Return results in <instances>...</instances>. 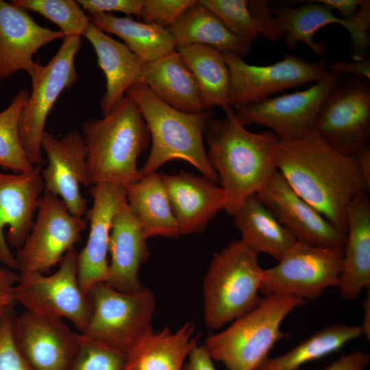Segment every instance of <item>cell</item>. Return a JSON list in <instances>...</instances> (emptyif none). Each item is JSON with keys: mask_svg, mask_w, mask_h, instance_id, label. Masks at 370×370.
I'll list each match as a JSON object with an SVG mask.
<instances>
[{"mask_svg": "<svg viewBox=\"0 0 370 370\" xmlns=\"http://www.w3.org/2000/svg\"><path fill=\"white\" fill-rule=\"evenodd\" d=\"M277 170L292 189L347 236V210L369 186L354 157L327 145L313 131L295 140H280Z\"/></svg>", "mask_w": 370, "mask_h": 370, "instance_id": "cell-1", "label": "cell"}, {"mask_svg": "<svg viewBox=\"0 0 370 370\" xmlns=\"http://www.w3.org/2000/svg\"><path fill=\"white\" fill-rule=\"evenodd\" d=\"M223 110L225 116H214L204 137L208 145V160L226 194L225 210L234 216L245 199L260 191L277 171L275 156L280 139L269 130L249 132L238 122L232 108Z\"/></svg>", "mask_w": 370, "mask_h": 370, "instance_id": "cell-2", "label": "cell"}, {"mask_svg": "<svg viewBox=\"0 0 370 370\" xmlns=\"http://www.w3.org/2000/svg\"><path fill=\"white\" fill-rule=\"evenodd\" d=\"M82 134L90 185L108 182L125 187L143 177L137 160L151 138L131 97L125 95L102 119L84 122Z\"/></svg>", "mask_w": 370, "mask_h": 370, "instance_id": "cell-3", "label": "cell"}, {"mask_svg": "<svg viewBox=\"0 0 370 370\" xmlns=\"http://www.w3.org/2000/svg\"><path fill=\"white\" fill-rule=\"evenodd\" d=\"M125 95L137 105L151 138L149 157L140 172L143 176L172 160L186 161L204 177L217 184L219 177L212 167L203 137L213 110L186 113L174 109L157 98L144 84L130 86Z\"/></svg>", "mask_w": 370, "mask_h": 370, "instance_id": "cell-4", "label": "cell"}, {"mask_svg": "<svg viewBox=\"0 0 370 370\" xmlns=\"http://www.w3.org/2000/svg\"><path fill=\"white\" fill-rule=\"evenodd\" d=\"M258 255L241 239L214 254L203 281L204 319L209 329L221 328L260 303L264 269Z\"/></svg>", "mask_w": 370, "mask_h": 370, "instance_id": "cell-5", "label": "cell"}, {"mask_svg": "<svg viewBox=\"0 0 370 370\" xmlns=\"http://www.w3.org/2000/svg\"><path fill=\"white\" fill-rule=\"evenodd\" d=\"M304 304V299L293 296L265 295L230 327L209 336L204 345L211 358L227 370H257L275 343L289 336L280 329L283 320Z\"/></svg>", "mask_w": 370, "mask_h": 370, "instance_id": "cell-6", "label": "cell"}, {"mask_svg": "<svg viewBox=\"0 0 370 370\" xmlns=\"http://www.w3.org/2000/svg\"><path fill=\"white\" fill-rule=\"evenodd\" d=\"M79 251L73 247L63 256L51 275L18 273L14 299L25 310L47 317L69 320L82 333L92 312V303L78 282Z\"/></svg>", "mask_w": 370, "mask_h": 370, "instance_id": "cell-7", "label": "cell"}, {"mask_svg": "<svg viewBox=\"0 0 370 370\" xmlns=\"http://www.w3.org/2000/svg\"><path fill=\"white\" fill-rule=\"evenodd\" d=\"M58 51L31 79L32 91L23 107L18 134L25 153L34 166L45 164L41 141L47 119L60 95L78 79L75 58L81 48L80 36H64Z\"/></svg>", "mask_w": 370, "mask_h": 370, "instance_id": "cell-8", "label": "cell"}, {"mask_svg": "<svg viewBox=\"0 0 370 370\" xmlns=\"http://www.w3.org/2000/svg\"><path fill=\"white\" fill-rule=\"evenodd\" d=\"M92 312L84 337L125 352L151 328L156 310L153 292L138 293L116 290L107 282L94 286L88 294Z\"/></svg>", "mask_w": 370, "mask_h": 370, "instance_id": "cell-9", "label": "cell"}, {"mask_svg": "<svg viewBox=\"0 0 370 370\" xmlns=\"http://www.w3.org/2000/svg\"><path fill=\"white\" fill-rule=\"evenodd\" d=\"M368 79L352 76L329 93L312 131L336 151L355 158L369 147L370 87Z\"/></svg>", "mask_w": 370, "mask_h": 370, "instance_id": "cell-10", "label": "cell"}, {"mask_svg": "<svg viewBox=\"0 0 370 370\" xmlns=\"http://www.w3.org/2000/svg\"><path fill=\"white\" fill-rule=\"evenodd\" d=\"M343 256L341 250L297 241L278 264L264 269L259 291L264 295L317 298L327 288L337 286Z\"/></svg>", "mask_w": 370, "mask_h": 370, "instance_id": "cell-11", "label": "cell"}, {"mask_svg": "<svg viewBox=\"0 0 370 370\" xmlns=\"http://www.w3.org/2000/svg\"><path fill=\"white\" fill-rule=\"evenodd\" d=\"M223 55L230 73L226 106L233 109L260 102L288 88L319 82L330 72L323 60L306 61L291 54L267 66L249 64L234 54Z\"/></svg>", "mask_w": 370, "mask_h": 370, "instance_id": "cell-12", "label": "cell"}, {"mask_svg": "<svg viewBox=\"0 0 370 370\" xmlns=\"http://www.w3.org/2000/svg\"><path fill=\"white\" fill-rule=\"evenodd\" d=\"M36 212L29 235L16 251L18 273H48L82 240L81 233L87 228L85 218L72 215L61 198L46 191Z\"/></svg>", "mask_w": 370, "mask_h": 370, "instance_id": "cell-13", "label": "cell"}, {"mask_svg": "<svg viewBox=\"0 0 370 370\" xmlns=\"http://www.w3.org/2000/svg\"><path fill=\"white\" fill-rule=\"evenodd\" d=\"M345 75L330 71L308 88L234 109L244 126L257 124L269 128L280 140H295L312 131L321 108Z\"/></svg>", "mask_w": 370, "mask_h": 370, "instance_id": "cell-14", "label": "cell"}, {"mask_svg": "<svg viewBox=\"0 0 370 370\" xmlns=\"http://www.w3.org/2000/svg\"><path fill=\"white\" fill-rule=\"evenodd\" d=\"M13 335L32 370H70L79 348V333L62 319L25 310L15 316Z\"/></svg>", "mask_w": 370, "mask_h": 370, "instance_id": "cell-15", "label": "cell"}, {"mask_svg": "<svg viewBox=\"0 0 370 370\" xmlns=\"http://www.w3.org/2000/svg\"><path fill=\"white\" fill-rule=\"evenodd\" d=\"M45 191L41 167L28 173H0V264L18 271V264L8 244L16 249L34 225L38 202Z\"/></svg>", "mask_w": 370, "mask_h": 370, "instance_id": "cell-16", "label": "cell"}, {"mask_svg": "<svg viewBox=\"0 0 370 370\" xmlns=\"http://www.w3.org/2000/svg\"><path fill=\"white\" fill-rule=\"evenodd\" d=\"M41 147L47 160V166L41 168L45 191L61 198L72 215L83 217L87 199L80 193V185L89 186L90 182L82 133L73 130L57 138L45 131Z\"/></svg>", "mask_w": 370, "mask_h": 370, "instance_id": "cell-17", "label": "cell"}, {"mask_svg": "<svg viewBox=\"0 0 370 370\" xmlns=\"http://www.w3.org/2000/svg\"><path fill=\"white\" fill-rule=\"evenodd\" d=\"M256 195L297 241L343 251L346 236L299 197L278 170Z\"/></svg>", "mask_w": 370, "mask_h": 370, "instance_id": "cell-18", "label": "cell"}, {"mask_svg": "<svg viewBox=\"0 0 370 370\" xmlns=\"http://www.w3.org/2000/svg\"><path fill=\"white\" fill-rule=\"evenodd\" d=\"M93 204L86 212L90 224L86 244L78 254V282L88 295L97 284L106 282L109 261V239L114 216L127 204L125 188L102 182L91 185Z\"/></svg>", "mask_w": 370, "mask_h": 370, "instance_id": "cell-19", "label": "cell"}, {"mask_svg": "<svg viewBox=\"0 0 370 370\" xmlns=\"http://www.w3.org/2000/svg\"><path fill=\"white\" fill-rule=\"evenodd\" d=\"M64 34L38 24L28 10L0 0V78L26 71L31 79L42 65L33 60L43 46Z\"/></svg>", "mask_w": 370, "mask_h": 370, "instance_id": "cell-20", "label": "cell"}, {"mask_svg": "<svg viewBox=\"0 0 370 370\" xmlns=\"http://www.w3.org/2000/svg\"><path fill=\"white\" fill-rule=\"evenodd\" d=\"M160 175L180 236L203 232L219 211L225 209L224 190L208 178L185 171Z\"/></svg>", "mask_w": 370, "mask_h": 370, "instance_id": "cell-21", "label": "cell"}, {"mask_svg": "<svg viewBox=\"0 0 370 370\" xmlns=\"http://www.w3.org/2000/svg\"><path fill=\"white\" fill-rule=\"evenodd\" d=\"M143 228L128 203L113 217L109 239L107 282L117 291L138 293L145 291L138 270L149 257Z\"/></svg>", "mask_w": 370, "mask_h": 370, "instance_id": "cell-22", "label": "cell"}, {"mask_svg": "<svg viewBox=\"0 0 370 370\" xmlns=\"http://www.w3.org/2000/svg\"><path fill=\"white\" fill-rule=\"evenodd\" d=\"M370 286V201L367 193L355 197L347 210V232L338 279L340 295L358 297Z\"/></svg>", "mask_w": 370, "mask_h": 370, "instance_id": "cell-23", "label": "cell"}, {"mask_svg": "<svg viewBox=\"0 0 370 370\" xmlns=\"http://www.w3.org/2000/svg\"><path fill=\"white\" fill-rule=\"evenodd\" d=\"M83 36L92 45L98 65L106 77V92L99 103L104 116L120 102L130 86L140 82L145 62L125 44L113 39L91 23Z\"/></svg>", "mask_w": 370, "mask_h": 370, "instance_id": "cell-24", "label": "cell"}, {"mask_svg": "<svg viewBox=\"0 0 370 370\" xmlns=\"http://www.w3.org/2000/svg\"><path fill=\"white\" fill-rule=\"evenodd\" d=\"M193 322L173 332L166 327L156 332L149 328L125 352V370H183L184 361L197 345Z\"/></svg>", "mask_w": 370, "mask_h": 370, "instance_id": "cell-25", "label": "cell"}, {"mask_svg": "<svg viewBox=\"0 0 370 370\" xmlns=\"http://www.w3.org/2000/svg\"><path fill=\"white\" fill-rule=\"evenodd\" d=\"M140 83L174 109L186 113L205 111L195 79L177 51L145 62Z\"/></svg>", "mask_w": 370, "mask_h": 370, "instance_id": "cell-26", "label": "cell"}, {"mask_svg": "<svg viewBox=\"0 0 370 370\" xmlns=\"http://www.w3.org/2000/svg\"><path fill=\"white\" fill-rule=\"evenodd\" d=\"M307 3L298 8L277 6L271 8L275 20L285 33L284 36L288 49H295L299 42L305 44L314 54L324 56L328 51L327 45L316 42L313 37L321 28L332 23H337L352 36L357 30L358 21L355 15L349 18H341L333 14L330 7L314 1H305Z\"/></svg>", "mask_w": 370, "mask_h": 370, "instance_id": "cell-27", "label": "cell"}, {"mask_svg": "<svg viewBox=\"0 0 370 370\" xmlns=\"http://www.w3.org/2000/svg\"><path fill=\"white\" fill-rule=\"evenodd\" d=\"M177 47L192 44L210 46L219 52L241 58L251 52L252 45L233 34L209 9L196 1L169 28Z\"/></svg>", "mask_w": 370, "mask_h": 370, "instance_id": "cell-28", "label": "cell"}, {"mask_svg": "<svg viewBox=\"0 0 370 370\" xmlns=\"http://www.w3.org/2000/svg\"><path fill=\"white\" fill-rule=\"evenodd\" d=\"M125 188L128 205L147 239L157 236H180L160 173H150Z\"/></svg>", "mask_w": 370, "mask_h": 370, "instance_id": "cell-29", "label": "cell"}, {"mask_svg": "<svg viewBox=\"0 0 370 370\" xmlns=\"http://www.w3.org/2000/svg\"><path fill=\"white\" fill-rule=\"evenodd\" d=\"M232 217L241 239L258 253L280 260L297 241L256 195L247 197Z\"/></svg>", "mask_w": 370, "mask_h": 370, "instance_id": "cell-30", "label": "cell"}, {"mask_svg": "<svg viewBox=\"0 0 370 370\" xmlns=\"http://www.w3.org/2000/svg\"><path fill=\"white\" fill-rule=\"evenodd\" d=\"M90 21L103 32L123 39L144 62L158 60L175 51L177 45L169 30L155 23L116 17L107 12L88 13Z\"/></svg>", "mask_w": 370, "mask_h": 370, "instance_id": "cell-31", "label": "cell"}, {"mask_svg": "<svg viewBox=\"0 0 370 370\" xmlns=\"http://www.w3.org/2000/svg\"><path fill=\"white\" fill-rule=\"evenodd\" d=\"M176 51L195 79L204 110L226 106L230 73L223 53L201 44L177 47Z\"/></svg>", "mask_w": 370, "mask_h": 370, "instance_id": "cell-32", "label": "cell"}, {"mask_svg": "<svg viewBox=\"0 0 370 370\" xmlns=\"http://www.w3.org/2000/svg\"><path fill=\"white\" fill-rule=\"evenodd\" d=\"M361 335L360 326L334 323L317 332L285 354L269 357L257 370H299L302 365L339 350Z\"/></svg>", "mask_w": 370, "mask_h": 370, "instance_id": "cell-33", "label": "cell"}, {"mask_svg": "<svg viewBox=\"0 0 370 370\" xmlns=\"http://www.w3.org/2000/svg\"><path fill=\"white\" fill-rule=\"evenodd\" d=\"M29 97L27 89L19 90L0 112V166L14 173H28L36 167L29 162L18 134L20 116Z\"/></svg>", "mask_w": 370, "mask_h": 370, "instance_id": "cell-34", "label": "cell"}, {"mask_svg": "<svg viewBox=\"0 0 370 370\" xmlns=\"http://www.w3.org/2000/svg\"><path fill=\"white\" fill-rule=\"evenodd\" d=\"M12 3L43 16L56 24L64 36H83L90 25L86 14L74 0H12Z\"/></svg>", "mask_w": 370, "mask_h": 370, "instance_id": "cell-35", "label": "cell"}, {"mask_svg": "<svg viewBox=\"0 0 370 370\" xmlns=\"http://www.w3.org/2000/svg\"><path fill=\"white\" fill-rule=\"evenodd\" d=\"M233 34L252 45L258 34L250 16L247 0H199Z\"/></svg>", "mask_w": 370, "mask_h": 370, "instance_id": "cell-36", "label": "cell"}, {"mask_svg": "<svg viewBox=\"0 0 370 370\" xmlns=\"http://www.w3.org/2000/svg\"><path fill=\"white\" fill-rule=\"evenodd\" d=\"M125 353L84 337L70 370H125Z\"/></svg>", "mask_w": 370, "mask_h": 370, "instance_id": "cell-37", "label": "cell"}, {"mask_svg": "<svg viewBox=\"0 0 370 370\" xmlns=\"http://www.w3.org/2000/svg\"><path fill=\"white\" fill-rule=\"evenodd\" d=\"M14 306L0 320V370H32L19 351L13 335Z\"/></svg>", "mask_w": 370, "mask_h": 370, "instance_id": "cell-38", "label": "cell"}, {"mask_svg": "<svg viewBox=\"0 0 370 370\" xmlns=\"http://www.w3.org/2000/svg\"><path fill=\"white\" fill-rule=\"evenodd\" d=\"M195 0H143L138 18L169 29Z\"/></svg>", "mask_w": 370, "mask_h": 370, "instance_id": "cell-39", "label": "cell"}, {"mask_svg": "<svg viewBox=\"0 0 370 370\" xmlns=\"http://www.w3.org/2000/svg\"><path fill=\"white\" fill-rule=\"evenodd\" d=\"M247 8L258 34L270 41H277L285 33L277 24L267 0H247Z\"/></svg>", "mask_w": 370, "mask_h": 370, "instance_id": "cell-40", "label": "cell"}, {"mask_svg": "<svg viewBox=\"0 0 370 370\" xmlns=\"http://www.w3.org/2000/svg\"><path fill=\"white\" fill-rule=\"evenodd\" d=\"M77 2L88 13L116 11L138 17L143 5V0H77Z\"/></svg>", "mask_w": 370, "mask_h": 370, "instance_id": "cell-41", "label": "cell"}, {"mask_svg": "<svg viewBox=\"0 0 370 370\" xmlns=\"http://www.w3.org/2000/svg\"><path fill=\"white\" fill-rule=\"evenodd\" d=\"M19 279L18 273L0 265V308L14 306V288Z\"/></svg>", "mask_w": 370, "mask_h": 370, "instance_id": "cell-42", "label": "cell"}, {"mask_svg": "<svg viewBox=\"0 0 370 370\" xmlns=\"http://www.w3.org/2000/svg\"><path fill=\"white\" fill-rule=\"evenodd\" d=\"M370 356L363 351H356L342 356L321 370H365Z\"/></svg>", "mask_w": 370, "mask_h": 370, "instance_id": "cell-43", "label": "cell"}, {"mask_svg": "<svg viewBox=\"0 0 370 370\" xmlns=\"http://www.w3.org/2000/svg\"><path fill=\"white\" fill-rule=\"evenodd\" d=\"M330 71L343 75L354 73V76L366 79H370V60L365 58L360 61L345 62L343 60L332 62L328 66Z\"/></svg>", "mask_w": 370, "mask_h": 370, "instance_id": "cell-44", "label": "cell"}, {"mask_svg": "<svg viewBox=\"0 0 370 370\" xmlns=\"http://www.w3.org/2000/svg\"><path fill=\"white\" fill-rule=\"evenodd\" d=\"M183 370H216L213 359L204 345H197L190 351Z\"/></svg>", "mask_w": 370, "mask_h": 370, "instance_id": "cell-45", "label": "cell"}, {"mask_svg": "<svg viewBox=\"0 0 370 370\" xmlns=\"http://www.w3.org/2000/svg\"><path fill=\"white\" fill-rule=\"evenodd\" d=\"M315 2L323 3L332 10L338 11L343 18H349L354 16L363 0H313Z\"/></svg>", "mask_w": 370, "mask_h": 370, "instance_id": "cell-46", "label": "cell"}, {"mask_svg": "<svg viewBox=\"0 0 370 370\" xmlns=\"http://www.w3.org/2000/svg\"><path fill=\"white\" fill-rule=\"evenodd\" d=\"M355 158L357 160L362 176L370 186V148L369 146L360 151Z\"/></svg>", "mask_w": 370, "mask_h": 370, "instance_id": "cell-47", "label": "cell"}, {"mask_svg": "<svg viewBox=\"0 0 370 370\" xmlns=\"http://www.w3.org/2000/svg\"><path fill=\"white\" fill-rule=\"evenodd\" d=\"M368 294L366 296L365 300L363 303V308L365 310L363 323L360 325L362 330V334L369 340L370 338V295L369 288L368 289Z\"/></svg>", "mask_w": 370, "mask_h": 370, "instance_id": "cell-48", "label": "cell"}, {"mask_svg": "<svg viewBox=\"0 0 370 370\" xmlns=\"http://www.w3.org/2000/svg\"><path fill=\"white\" fill-rule=\"evenodd\" d=\"M7 308H0V320L5 312V310L7 309Z\"/></svg>", "mask_w": 370, "mask_h": 370, "instance_id": "cell-49", "label": "cell"}, {"mask_svg": "<svg viewBox=\"0 0 370 370\" xmlns=\"http://www.w3.org/2000/svg\"><path fill=\"white\" fill-rule=\"evenodd\" d=\"M1 81H2V79L0 78V85H1Z\"/></svg>", "mask_w": 370, "mask_h": 370, "instance_id": "cell-50", "label": "cell"}]
</instances>
